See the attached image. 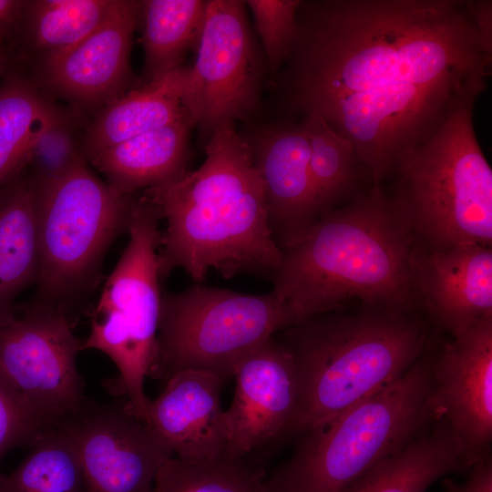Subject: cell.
<instances>
[{"label": "cell", "instance_id": "26", "mask_svg": "<svg viewBox=\"0 0 492 492\" xmlns=\"http://www.w3.org/2000/svg\"><path fill=\"white\" fill-rule=\"evenodd\" d=\"M117 0L26 1L21 21L33 46L45 57L62 53L92 33Z\"/></svg>", "mask_w": 492, "mask_h": 492}, {"label": "cell", "instance_id": "29", "mask_svg": "<svg viewBox=\"0 0 492 492\" xmlns=\"http://www.w3.org/2000/svg\"><path fill=\"white\" fill-rule=\"evenodd\" d=\"M76 114L50 105L33 136L27 166L34 181L59 178L87 161Z\"/></svg>", "mask_w": 492, "mask_h": 492}, {"label": "cell", "instance_id": "4", "mask_svg": "<svg viewBox=\"0 0 492 492\" xmlns=\"http://www.w3.org/2000/svg\"><path fill=\"white\" fill-rule=\"evenodd\" d=\"M292 355L302 436L398 380L425 353L428 326L415 313L363 308L314 315L275 334Z\"/></svg>", "mask_w": 492, "mask_h": 492}, {"label": "cell", "instance_id": "35", "mask_svg": "<svg viewBox=\"0 0 492 492\" xmlns=\"http://www.w3.org/2000/svg\"><path fill=\"white\" fill-rule=\"evenodd\" d=\"M1 39H2V36H0V70L2 68V64H3V54H2V48H1Z\"/></svg>", "mask_w": 492, "mask_h": 492}, {"label": "cell", "instance_id": "11", "mask_svg": "<svg viewBox=\"0 0 492 492\" xmlns=\"http://www.w3.org/2000/svg\"><path fill=\"white\" fill-rule=\"evenodd\" d=\"M58 308L28 301L0 324V375L36 420L52 427L85 400L77 366L82 343Z\"/></svg>", "mask_w": 492, "mask_h": 492}, {"label": "cell", "instance_id": "15", "mask_svg": "<svg viewBox=\"0 0 492 492\" xmlns=\"http://www.w3.org/2000/svg\"><path fill=\"white\" fill-rule=\"evenodd\" d=\"M241 135L251 149L262 181L272 237L283 251L302 238L320 218L307 138L300 121L290 118L251 124Z\"/></svg>", "mask_w": 492, "mask_h": 492}, {"label": "cell", "instance_id": "18", "mask_svg": "<svg viewBox=\"0 0 492 492\" xmlns=\"http://www.w3.org/2000/svg\"><path fill=\"white\" fill-rule=\"evenodd\" d=\"M224 383L210 373L181 371L167 380L161 394L150 401L144 424L172 456L185 461L225 456L220 404Z\"/></svg>", "mask_w": 492, "mask_h": 492}, {"label": "cell", "instance_id": "33", "mask_svg": "<svg viewBox=\"0 0 492 492\" xmlns=\"http://www.w3.org/2000/svg\"><path fill=\"white\" fill-rule=\"evenodd\" d=\"M466 7L475 22L484 52L492 57V1L466 0Z\"/></svg>", "mask_w": 492, "mask_h": 492}, {"label": "cell", "instance_id": "30", "mask_svg": "<svg viewBox=\"0 0 492 492\" xmlns=\"http://www.w3.org/2000/svg\"><path fill=\"white\" fill-rule=\"evenodd\" d=\"M261 38L268 73L273 77L283 65L296 33L301 0H247Z\"/></svg>", "mask_w": 492, "mask_h": 492}, {"label": "cell", "instance_id": "2", "mask_svg": "<svg viewBox=\"0 0 492 492\" xmlns=\"http://www.w3.org/2000/svg\"><path fill=\"white\" fill-rule=\"evenodd\" d=\"M203 163L181 177L144 190L165 219L158 252L164 278L183 269L197 283L211 269L230 279L272 280L282 251L269 225L264 189L251 149L234 124L219 127L204 145Z\"/></svg>", "mask_w": 492, "mask_h": 492}, {"label": "cell", "instance_id": "34", "mask_svg": "<svg viewBox=\"0 0 492 492\" xmlns=\"http://www.w3.org/2000/svg\"><path fill=\"white\" fill-rule=\"evenodd\" d=\"M26 1L0 0V36L20 23Z\"/></svg>", "mask_w": 492, "mask_h": 492}, {"label": "cell", "instance_id": "24", "mask_svg": "<svg viewBox=\"0 0 492 492\" xmlns=\"http://www.w3.org/2000/svg\"><path fill=\"white\" fill-rule=\"evenodd\" d=\"M299 121L309 144L310 173L321 217L366 190L365 183H374L351 145L320 116L306 115Z\"/></svg>", "mask_w": 492, "mask_h": 492}, {"label": "cell", "instance_id": "8", "mask_svg": "<svg viewBox=\"0 0 492 492\" xmlns=\"http://www.w3.org/2000/svg\"><path fill=\"white\" fill-rule=\"evenodd\" d=\"M294 323L287 305L272 292L249 294L196 283L166 292L149 375L167 381L197 370L226 382L251 351Z\"/></svg>", "mask_w": 492, "mask_h": 492}, {"label": "cell", "instance_id": "28", "mask_svg": "<svg viewBox=\"0 0 492 492\" xmlns=\"http://www.w3.org/2000/svg\"><path fill=\"white\" fill-rule=\"evenodd\" d=\"M152 492H268L260 470L245 459L222 456L185 461L174 456L160 464Z\"/></svg>", "mask_w": 492, "mask_h": 492}, {"label": "cell", "instance_id": "23", "mask_svg": "<svg viewBox=\"0 0 492 492\" xmlns=\"http://www.w3.org/2000/svg\"><path fill=\"white\" fill-rule=\"evenodd\" d=\"M207 0L142 1L144 84L181 67L185 54L198 48Z\"/></svg>", "mask_w": 492, "mask_h": 492}, {"label": "cell", "instance_id": "31", "mask_svg": "<svg viewBox=\"0 0 492 492\" xmlns=\"http://www.w3.org/2000/svg\"><path fill=\"white\" fill-rule=\"evenodd\" d=\"M46 429L0 375V464L13 449L31 445ZM3 473L0 471V480Z\"/></svg>", "mask_w": 492, "mask_h": 492}, {"label": "cell", "instance_id": "25", "mask_svg": "<svg viewBox=\"0 0 492 492\" xmlns=\"http://www.w3.org/2000/svg\"><path fill=\"white\" fill-rule=\"evenodd\" d=\"M30 446L19 466L3 474L0 492H83L78 455L64 427L44 429Z\"/></svg>", "mask_w": 492, "mask_h": 492}, {"label": "cell", "instance_id": "5", "mask_svg": "<svg viewBox=\"0 0 492 492\" xmlns=\"http://www.w3.org/2000/svg\"><path fill=\"white\" fill-rule=\"evenodd\" d=\"M474 108L450 114L391 177L389 197L424 250L492 245V169L475 132Z\"/></svg>", "mask_w": 492, "mask_h": 492}, {"label": "cell", "instance_id": "9", "mask_svg": "<svg viewBox=\"0 0 492 492\" xmlns=\"http://www.w3.org/2000/svg\"><path fill=\"white\" fill-rule=\"evenodd\" d=\"M160 217L143 195L136 196L128 220V242L108 277L91 314L82 350L96 349L116 364L115 392L137 412L149 399L146 376L155 361L161 293L158 251Z\"/></svg>", "mask_w": 492, "mask_h": 492}, {"label": "cell", "instance_id": "6", "mask_svg": "<svg viewBox=\"0 0 492 492\" xmlns=\"http://www.w3.org/2000/svg\"><path fill=\"white\" fill-rule=\"evenodd\" d=\"M433 358L421 356L398 380L300 436L292 456L265 479L268 492H343L436 420Z\"/></svg>", "mask_w": 492, "mask_h": 492}, {"label": "cell", "instance_id": "1", "mask_svg": "<svg viewBox=\"0 0 492 492\" xmlns=\"http://www.w3.org/2000/svg\"><path fill=\"white\" fill-rule=\"evenodd\" d=\"M466 0H301L272 84L286 118L315 114L352 147L374 184L487 87Z\"/></svg>", "mask_w": 492, "mask_h": 492}, {"label": "cell", "instance_id": "32", "mask_svg": "<svg viewBox=\"0 0 492 492\" xmlns=\"http://www.w3.org/2000/svg\"><path fill=\"white\" fill-rule=\"evenodd\" d=\"M446 492H492V458L485 454L471 466L467 480L458 484L446 479L443 482Z\"/></svg>", "mask_w": 492, "mask_h": 492}, {"label": "cell", "instance_id": "12", "mask_svg": "<svg viewBox=\"0 0 492 492\" xmlns=\"http://www.w3.org/2000/svg\"><path fill=\"white\" fill-rule=\"evenodd\" d=\"M56 425L75 444L83 492H152L160 464L172 456L127 403L85 398Z\"/></svg>", "mask_w": 492, "mask_h": 492}, {"label": "cell", "instance_id": "16", "mask_svg": "<svg viewBox=\"0 0 492 492\" xmlns=\"http://www.w3.org/2000/svg\"><path fill=\"white\" fill-rule=\"evenodd\" d=\"M141 16L142 1L117 0L92 33L44 58V82L78 108L105 107L123 95L130 78L132 36Z\"/></svg>", "mask_w": 492, "mask_h": 492}, {"label": "cell", "instance_id": "14", "mask_svg": "<svg viewBox=\"0 0 492 492\" xmlns=\"http://www.w3.org/2000/svg\"><path fill=\"white\" fill-rule=\"evenodd\" d=\"M233 378L234 397L223 412L225 456L245 459L254 450L292 434L297 379L292 355L275 335L240 362Z\"/></svg>", "mask_w": 492, "mask_h": 492}, {"label": "cell", "instance_id": "22", "mask_svg": "<svg viewBox=\"0 0 492 492\" xmlns=\"http://www.w3.org/2000/svg\"><path fill=\"white\" fill-rule=\"evenodd\" d=\"M460 440L445 419L384 458L343 492H425L445 475L465 468Z\"/></svg>", "mask_w": 492, "mask_h": 492}, {"label": "cell", "instance_id": "13", "mask_svg": "<svg viewBox=\"0 0 492 492\" xmlns=\"http://www.w3.org/2000/svg\"><path fill=\"white\" fill-rule=\"evenodd\" d=\"M431 403L461 442L466 467L492 438V316L453 335L433 360Z\"/></svg>", "mask_w": 492, "mask_h": 492}, {"label": "cell", "instance_id": "21", "mask_svg": "<svg viewBox=\"0 0 492 492\" xmlns=\"http://www.w3.org/2000/svg\"><path fill=\"white\" fill-rule=\"evenodd\" d=\"M38 273L35 197L24 169L0 184V324L14 317L17 297Z\"/></svg>", "mask_w": 492, "mask_h": 492}, {"label": "cell", "instance_id": "3", "mask_svg": "<svg viewBox=\"0 0 492 492\" xmlns=\"http://www.w3.org/2000/svg\"><path fill=\"white\" fill-rule=\"evenodd\" d=\"M416 246L389 195L373 184L282 251L271 292L295 323L340 311L351 299L393 314L415 313Z\"/></svg>", "mask_w": 492, "mask_h": 492}, {"label": "cell", "instance_id": "27", "mask_svg": "<svg viewBox=\"0 0 492 492\" xmlns=\"http://www.w3.org/2000/svg\"><path fill=\"white\" fill-rule=\"evenodd\" d=\"M50 105L21 77L0 86V184L26 169L33 136Z\"/></svg>", "mask_w": 492, "mask_h": 492}, {"label": "cell", "instance_id": "19", "mask_svg": "<svg viewBox=\"0 0 492 492\" xmlns=\"http://www.w3.org/2000/svg\"><path fill=\"white\" fill-rule=\"evenodd\" d=\"M194 124L182 118L90 155L87 159L107 183L126 195L181 177L187 170L189 138Z\"/></svg>", "mask_w": 492, "mask_h": 492}, {"label": "cell", "instance_id": "17", "mask_svg": "<svg viewBox=\"0 0 492 492\" xmlns=\"http://www.w3.org/2000/svg\"><path fill=\"white\" fill-rule=\"evenodd\" d=\"M418 304L452 335L492 316V247L464 243L426 251L416 246Z\"/></svg>", "mask_w": 492, "mask_h": 492}, {"label": "cell", "instance_id": "7", "mask_svg": "<svg viewBox=\"0 0 492 492\" xmlns=\"http://www.w3.org/2000/svg\"><path fill=\"white\" fill-rule=\"evenodd\" d=\"M30 180L39 273L29 301L58 308L72 321L73 311L97 286L111 243L128 230L137 195L122 194L100 180L87 161L59 178Z\"/></svg>", "mask_w": 492, "mask_h": 492}, {"label": "cell", "instance_id": "20", "mask_svg": "<svg viewBox=\"0 0 492 492\" xmlns=\"http://www.w3.org/2000/svg\"><path fill=\"white\" fill-rule=\"evenodd\" d=\"M189 67H180L123 94L101 108L85 131L87 158L189 115L183 106Z\"/></svg>", "mask_w": 492, "mask_h": 492}, {"label": "cell", "instance_id": "10", "mask_svg": "<svg viewBox=\"0 0 492 492\" xmlns=\"http://www.w3.org/2000/svg\"><path fill=\"white\" fill-rule=\"evenodd\" d=\"M266 73L245 1L207 0L197 58L189 67L182 97L194 128L206 141L219 127L253 117L261 107Z\"/></svg>", "mask_w": 492, "mask_h": 492}]
</instances>
